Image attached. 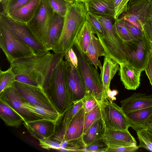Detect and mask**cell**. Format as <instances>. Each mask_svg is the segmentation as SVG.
Returning a JSON list of instances; mask_svg holds the SVG:
<instances>
[{"instance_id":"1","label":"cell","mask_w":152,"mask_h":152,"mask_svg":"<svg viewBox=\"0 0 152 152\" xmlns=\"http://www.w3.org/2000/svg\"><path fill=\"white\" fill-rule=\"evenodd\" d=\"M62 59L61 55L48 51L16 60L10 66L15 75V81L40 87L45 90L54 69Z\"/></svg>"},{"instance_id":"2","label":"cell","mask_w":152,"mask_h":152,"mask_svg":"<svg viewBox=\"0 0 152 152\" xmlns=\"http://www.w3.org/2000/svg\"><path fill=\"white\" fill-rule=\"evenodd\" d=\"M87 12L84 3L74 1L71 3L64 16L61 36L52 50L55 53H66L72 48L75 37L86 20Z\"/></svg>"},{"instance_id":"3","label":"cell","mask_w":152,"mask_h":152,"mask_svg":"<svg viewBox=\"0 0 152 152\" xmlns=\"http://www.w3.org/2000/svg\"><path fill=\"white\" fill-rule=\"evenodd\" d=\"M93 15L100 22L103 28V35L98 37L104 49V57L111 58L119 64L127 62L128 47L114 29L112 22L113 18Z\"/></svg>"},{"instance_id":"4","label":"cell","mask_w":152,"mask_h":152,"mask_svg":"<svg viewBox=\"0 0 152 152\" xmlns=\"http://www.w3.org/2000/svg\"><path fill=\"white\" fill-rule=\"evenodd\" d=\"M67 66L66 61L61 60L54 69L45 92L60 114L71 103L66 84Z\"/></svg>"},{"instance_id":"5","label":"cell","mask_w":152,"mask_h":152,"mask_svg":"<svg viewBox=\"0 0 152 152\" xmlns=\"http://www.w3.org/2000/svg\"><path fill=\"white\" fill-rule=\"evenodd\" d=\"M0 47L10 64L18 59L35 55L32 49L16 36L1 19Z\"/></svg>"},{"instance_id":"6","label":"cell","mask_w":152,"mask_h":152,"mask_svg":"<svg viewBox=\"0 0 152 152\" xmlns=\"http://www.w3.org/2000/svg\"><path fill=\"white\" fill-rule=\"evenodd\" d=\"M54 12L48 0H41L33 17L26 24L35 37L45 47Z\"/></svg>"},{"instance_id":"7","label":"cell","mask_w":152,"mask_h":152,"mask_svg":"<svg viewBox=\"0 0 152 152\" xmlns=\"http://www.w3.org/2000/svg\"><path fill=\"white\" fill-rule=\"evenodd\" d=\"M79 68L84 79L86 93L91 94L100 104L105 98L109 97L103 88L100 75L97 69L78 52Z\"/></svg>"},{"instance_id":"8","label":"cell","mask_w":152,"mask_h":152,"mask_svg":"<svg viewBox=\"0 0 152 152\" xmlns=\"http://www.w3.org/2000/svg\"><path fill=\"white\" fill-rule=\"evenodd\" d=\"M0 19L16 36L32 49L35 55H41L49 51L35 37L26 24L13 19L3 12L0 13Z\"/></svg>"},{"instance_id":"9","label":"cell","mask_w":152,"mask_h":152,"mask_svg":"<svg viewBox=\"0 0 152 152\" xmlns=\"http://www.w3.org/2000/svg\"><path fill=\"white\" fill-rule=\"evenodd\" d=\"M100 106L102 118L106 128L128 130L129 126L126 115L121 107L113 102L110 97L104 98Z\"/></svg>"},{"instance_id":"10","label":"cell","mask_w":152,"mask_h":152,"mask_svg":"<svg viewBox=\"0 0 152 152\" xmlns=\"http://www.w3.org/2000/svg\"><path fill=\"white\" fill-rule=\"evenodd\" d=\"M143 32L142 37L125 42L128 47L129 58L127 62L142 71L145 70L152 50L149 38Z\"/></svg>"},{"instance_id":"11","label":"cell","mask_w":152,"mask_h":152,"mask_svg":"<svg viewBox=\"0 0 152 152\" xmlns=\"http://www.w3.org/2000/svg\"><path fill=\"white\" fill-rule=\"evenodd\" d=\"M13 85L18 93L25 101L58 112L47 94L41 87L15 81Z\"/></svg>"},{"instance_id":"12","label":"cell","mask_w":152,"mask_h":152,"mask_svg":"<svg viewBox=\"0 0 152 152\" xmlns=\"http://www.w3.org/2000/svg\"><path fill=\"white\" fill-rule=\"evenodd\" d=\"M13 85L0 94V99L6 103L20 115L24 122L26 123L45 119L42 115L31 110L25 106V100L18 93Z\"/></svg>"},{"instance_id":"13","label":"cell","mask_w":152,"mask_h":152,"mask_svg":"<svg viewBox=\"0 0 152 152\" xmlns=\"http://www.w3.org/2000/svg\"><path fill=\"white\" fill-rule=\"evenodd\" d=\"M152 4L147 0H130L126 12L118 18L128 21L142 31L143 26L149 17Z\"/></svg>"},{"instance_id":"14","label":"cell","mask_w":152,"mask_h":152,"mask_svg":"<svg viewBox=\"0 0 152 152\" xmlns=\"http://www.w3.org/2000/svg\"><path fill=\"white\" fill-rule=\"evenodd\" d=\"M67 64L66 84L70 101L72 103L80 100L84 98L86 94V88L79 68L75 69L67 63Z\"/></svg>"},{"instance_id":"15","label":"cell","mask_w":152,"mask_h":152,"mask_svg":"<svg viewBox=\"0 0 152 152\" xmlns=\"http://www.w3.org/2000/svg\"><path fill=\"white\" fill-rule=\"evenodd\" d=\"M103 138L109 148L137 145L136 140L128 130H120L106 128Z\"/></svg>"},{"instance_id":"16","label":"cell","mask_w":152,"mask_h":152,"mask_svg":"<svg viewBox=\"0 0 152 152\" xmlns=\"http://www.w3.org/2000/svg\"><path fill=\"white\" fill-rule=\"evenodd\" d=\"M23 124L31 136L38 140L50 138L55 132L56 122L46 119L37 120Z\"/></svg>"},{"instance_id":"17","label":"cell","mask_w":152,"mask_h":152,"mask_svg":"<svg viewBox=\"0 0 152 152\" xmlns=\"http://www.w3.org/2000/svg\"><path fill=\"white\" fill-rule=\"evenodd\" d=\"M121 108L126 114L136 110L152 107V94L135 93L121 101Z\"/></svg>"},{"instance_id":"18","label":"cell","mask_w":152,"mask_h":152,"mask_svg":"<svg viewBox=\"0 0 152 152\" xmlns=\"http://www.w3.org/2000/svg\"><path fill=\"white\" fill-rule=\"evenodd\" d=\"M119 65L120 79L125 88L128 90H136L140 86L142 71L127 62Z\"/></svg>"},{"instance_id":"19","label":"cell","mask_w":152,"mask_h":152,"mask_svg":"<svg viewBox=\"0 0 152 152\" xmlns=\"http://www.w3.org/2000/svg\"><path fill=\"white\" fill-rule=\"evenodd\" d=\"M96 32L89 22L86 20L76 34L74 40V44L82 55H86L90 42L92 35Z\"/></svg>"},{"instance_id":"20","label":"cell","mask_w":152,"mask_h":152,"mask_svg":"<svg viewBox=\"0 0 152 152\" xmlns=\"http://www.w3.org/2000/svg\"><path fill=\"white\" fill-rule=\"evenodd\" d=\"M85 114V110L83 107L72 118L61 142L82 136Z\"/></svg>"},{"instance_id":"21","label":"cell","mask_w":152,"mask_h":152,"mask_svg":"<svg viewBox=\"0 0 152 152\" xmlns=\"http://www.w3.org/2000/svg\"><path fill=\"white\" fill-rule=\"evenodd\" d=\"M152 113V107L140 109L126 114L129 127L135 131L147 129Z\"/></svg>"},{"instance_id":"22","label":"cell","mask_w":152,"mask_h":152,"mask_svg":"<svg viewBox=\"0 0 152 152\" xmlns=\"http://www.w3.org/2000/svg\"><path fill=\"white\" fill-rule=\"evenodd\" d=\"M41 0H32L7 15L17 21L26 24L33 17Z\"/></svg>"},{"instance_id":"23","label":"cell","mask_w":152,"mask_h":152,"mask_svg":"<svg viewBox=\"0 0 152 152\" xmlns=\"http://www.w3.org/2000/svg\"><path fill=\"white\" fill-rule=\"evenodd\" d=\"M115 0H88L85 4L88 12L113 18Z\"/></svg>"},{"instance_id":"24","label":"cell","mask_w":152,"mask_h":152,"mask_svg":"<svg viewBox=\"0 0 152 152\" xmlns=\"http://www.w3.org/2000/svg\"><path fill=\"white\" fill-rule=\"evenodd\" d=\"M94 34L92 35L90 42L85 56L89 63L94 65L96 69L99 67L101 71L102 66L98 58L102 56H105L106 53L98 38Z\"/></svg>"},{"instance_id":"25","label":"cell","mask_w":152,"mask_h":152,"mask_svg":"<svg viewBox=\"0 0 152 152\" xmlns=\"http://www.w3.org/2000/svg\"><path fill=\"white\" fill-rule=\"evenodd\" d=\"M119 64L111 58L105 57L101 71V76L104 90L108 97L109 96L110 82L117 72Z\"/></svg>"},{"instance_id":"26","label":"cell","mask_w":152,"mask_h":152,"mask_svg":"<svg viewBox=\"0 0 152 152\" xmlns=\"http://www.w3.org/2000/svg\"><path fill=\"white\" fill-rule=\"evenodd\" d=\"M64 21V17L55 12L52 24L49 30L45 47L49 51L56 43L61 35Z\"/></svg>"},{"instance_id":"27","label":"cell","mask_w":152,"mask_h":152,"mask_svg":"<svg viewBox=\"0 0 152 152\" xmlns=\"http://www.w3.org/2000/svg\"><path fill=\"white\" fill-rule=\"evenodd\" d=\"M0 117L7 126L19 128L24 122L20 115L1 99Z\"/></svg>"},{"instance_id":"28","label":"cell","mask_w":152,"mask_h":152,"mask_svg":"<svg viewBox=\"0 0 152 152\" xmlns=\"http://www.w3.org/2000/svg\"><path fill=\"white\" fill-rule=\"evenodd\" d=\"M106 130V127L102 118L94 123L83 135V140L86 146L104 137Z\"/></svg>"},{"instance_id":"29","label":"cell","mask_w":152,"mask_h":152,"mask_svg":"<svg viewBox=\"0 0 152 152\" xmlns=\"http://www.w3.org/2000/svg\"><path fill=\"white\" fill-rule=\"evenodd\" d=\"M24 103L25 106L31 110L42 115L45 119L53 121L55 122L61 115L58 112L30 104L25 101Z\"/></svg>"},{"instance_id":"30","label":"cell","mask_w":152,"mask_h":152,"mask_svg":"<svg viewBox=\"0 0 152 152\" xmlns=\"http://www.w3.org/2000/svg\"><path fill=\"white\" fill-rule=\"evenodd\" d=\"M82 137L61 142L60 148L58 150L66 151H84L86 145Z\"/></svg>"},{"instance_id":"31","label":"cell","mask_w":152,"mask_h":152,"mask_svg":"<svg viewBox=\"0 0 152 152\" xmlns=\"http://www.w3.org/2000/svg\"><path fill=\"white\" fill-rule=\"evenodd\" d=\"M15 75L12 69L10 67L6 70L0 72V94L7 88L12 86L14 83Z\"/></svg>"},{"instance_id":"32","label":"cell","mask_w":152,"mask_h":152,"mask_svg":"<svg viewBox=\"0 0 152 152\" xmlns=\"http://www.w3.org/2000/svg\"><path fill=\"white\" fill-rule=\"evenodd\" d=\"M139 142V148H142L152 151V134L144 129L136 131Z\"/></svg>"},{"instance_id":"33","label":"cell","mask_w":152,"mask_h":152,"mask_svg":"<svg viewBox=\"0 0 152 152\" xmlns=\"http://www.w3.org/2000/svg\"><path fill=\"white\" fill-rule=\"evenodd\" d=\"M102 118L100 104L99 105L89 112L85 113L83 134H85L91 125L98 119Z\"/></svg>"},{"instance_id":"34","label":"cell","mask_w":152,"mask_h":152,"mask_svg":"<svg viewBox=\"0 0 152 152\" xmlns=\"http://www.w3.org/2000/svg\"><path fill=\"white\" fill-rule=\"evenodd\" d=\"M113 26L117 34L124 42H127L133 40L122 20L119 18L115 20Z\"/></svg>"},{"instance_id":"35","label":"cell","mask_w":152,"mask_h":152,"mask_svg":"<svg viewBox=\"0 0 152 152\" xmlns=\"http://www.w3.org/2000/svg\"><path fill=\"white\" fill-rule=\"evenodd\" d=\"M32 0H5L1 3L3 12L8 15Z\"/></svg>"},{"instance_id":"36","label":"cell","mask_w":152,"mask_h":152,"mask_svg":"<svg viewBox=\"0 0 152 152\" xmlns=\"http://www.w3.org/2000/svg\"><path fill=\"white\" fill-rule=\"evenodd\" d=\"M54 11L64 17L71 3L65 0H48Z\"/></svg>"},{"instance_id":"37","label":"cell","mask_w":152,"mask_h":152,"mask_svg":"<svg viewBox=\"0 0 152 152\" xmlns=\"http://www.w3.org/2000/svg\"><path fill=\"white\" fill-rule=\"evenodd\" d=\"M109 148L104 138H101L94 142L85 146L84 151L92 152H106Z\"/></svg>"},{"instance_id":"38","label":"cell","mask_w":152,"mask_h":152,"mask_svg":"<svg viewBox=\"0 0 152 152\" xmlns=\"http://www.w3.org/2000/svg\"><path fill=\"white\" fill-rule=\"evenodd\" d=\"M83 102L84 107L85 113L89 112L90 111L100 104L91 94L86 93L84 98L82 99Z\"/></svg>"},{"instance_id":"39","label":"cell","mask_w":152,"mask_h":152,"mask_svg":"<svg viewBox=\"0 0 152 152\" xmlns=\"http://www.w3.org/2000/svg\"><path fill=\"white\" fill-rule=\"evenodd\" d=\"M130 0H114V13L113 18L115 20L118 18L122 14L126 11L128 3Z\"/></svg>"},{"instance_id":"40","label":"cell","mask_w":152,"mask_h":152,"mask_svg":"<svg viewBox=\"0 0 152 152\" xmlns=\"http://www.w3.org/2000/svg\"><path fill=\"white\" fill-rule=\"evenodd\" d=\"M86 20L90 23L96 31L97 37L103 35V30L102 25L94 15L90 12H88Z\"/></svg>"},{"instance_id":"41","label":"cell","mask_w":152,"mask_h":152,"mask_svg":"<svg viewBox=\"0 0 152 152\" xmlns=\"http://www.w3.org/2000/svg\"><path fill=\"white\" fill-rule=\"evenodd\" d=\"M39 145L43 149L49 150L50 149L59 150L61 142L51 139L50 137L39 140Z\"/></svg>"},{"instance_id":"42","label":"cell","mask_w":152,"mask_h":152,"mask_svg":"<svg viewBox=\"0 0 152 152\" xmlns=\"http://www.w3.org/2000/svg\"><path fill=\"white\" fill-rule=\"evenodd\" d=\"M122 20L133 40L137 39L142 37L143 34L142 31L139 29L128 21L125 20Z\"/></svg>"},{"instance_id":"43","label":"cell","mask_w":152,"mask_h":152,"mask_svg":"<svg viewBox=\"0 0 152 152\" xmlns=\"http://www.w3.org/2000/svg\"><path fill=\"white\" fill-rule=\"evenodd\" d=\"M64 57L66 62L71 66L75 69L79 68L78 58L72 48L69 49L65 53Z\"/></svg>"},{"instance_id":"44","label":"cell","mask_w":152,"mask_h":152,"mask_svg":"<svg viewBox=\"0 0 152 152\" xmlns=\"http://www.w3.org/2000/svg\"><path fill=\"white\" fill-rule=\"evenodd\" d=\"M142 31L149 38L152 46V21L149 17L143 26Z\"/></svg>"},{"instance_id":"45","label":"cell","mask_w":152,"mask_h":152,"mask_svg":"<svg viewBox=\"0 0 152 152\" xmlns=\"http://www.w3.org/2000/svg\"><path fill=\"white\" fill-rule=\"evenodd\" d=\"M139 147L138 146L121 147L117 148H109L106 152H132L137 150Z\"/></svg>"},{"instance_id":"46","label":"cell","mask_w":152,"mask_h":152,"mask_svg":"<svg viewBox=\"0 0 152 152\" xmlns=\"http://www.w3.org/2000/svg\"><path fill=\"white\" fill-rule=\"evenodd\" d=\"M144 71L152 87V50Z\"/></svg>"},{"instance_id":"47","label":"cell","mask_w":152,"mask_h":152,"mask_svg":"<svg viewBox=\"0 0 152 152\" xmlns=\"http://www.w3.org/2000/svg\"><path fill=\"white\" fill-rule=\"evenodd\" d=\"M147 126L152 127V113L150 117Z\"/></svg>"},{"instance_id":"48","label":"cell","mask_w":152,"mask_h":152,"mask_svg":"<svg viewBox=\"0 0 152 152\" xmlns=\"http://www.w3.org/2000/svg\"><path fill=\"white\" fill-rule=\"evenodd\" d=\"M149 17L152 21V4L149 13Z\"/></svg>"},{"instance_id":"49","label":"cell","mask_w":152,"mask_h":152,"mask_svg":"<svg viewBox=\"0 0 152 152\" xmlns=\"http://www.w3.org/2000/svg\"><path fill=\"white\" fill-rule=\"evenodd\" d=\"M88 0H74V1L78 2L83 3H85Z\"/></svg>"},{"instance_id":"50","label":"cell","mask_w":152,"mask_h":152,"mask_svg":"<svg viewBox=\"0 0 152 152\" xmlns=\"http://www.w3.org/2000/svg\"><path fill=\"white\" fill-rule=\"evenodd\" d=\"M147 129L148 131L152 134V127L147 126Z\"/></svg>"},{"instance_id":"51","label":"cell","mask_w":152,"mask_h":152,"mask_svg":"<svg viewBox=\"0 0 152 152\" xmlns=\"http://www.w3.org/2000/svg\"><path fill=\"white\" fill-rule=\"evenodd\" d=\"M70 3H72L74 1V0H65Z\"/></svg>"},{"instance_id":"52","label":"cell","mask_w":152,"mask_h":152,"mask_svg":"<svg viewBox=\"0 0 152 152\" xmlns=\"http://www.w3.org/2000/svg\"><path fill=\"white\" fill-rule=\"evenodd\" d=\"M5 0H0V2L1 3H2L3 2H4V1H5Z\"/></svg>"},{"instance_id":"53","label":"cell","mask_w":152,"mask_h":152,"mask_svg":"<svg viewBox=\"0 0 152 152\" xmlns=\"http://www.w3.org/2000/svg\"><path fill=\"white\" fill-rule=\"evenodd\" d=\"M149 1L152 4V0H147Z\"/></svg>"}]
</instances>
